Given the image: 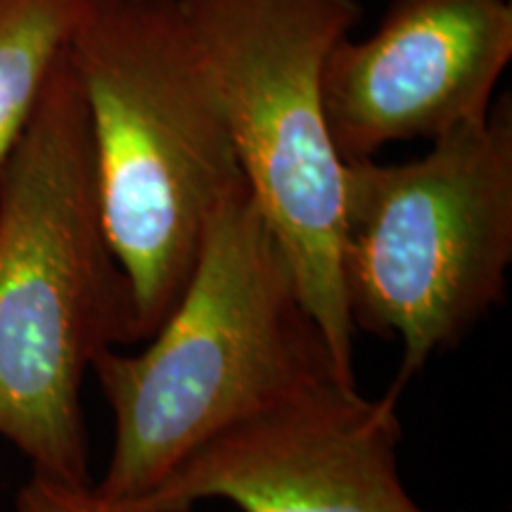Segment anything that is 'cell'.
Returning a JSON list of instances; mask_svg holds the SVG:
<instances>
[{
  "label": "cell",
  "instance_id": "obj_1",
  "mask_svg": "<svg viewBox=\"0 0 512 512\" xmlns=\"http://www.w3.org/2000/svg\"><path fill=\"white\" fill-rule=\"evenodd\" d=\"M136 342L67 48L0 169V437L34 475L91 484L83 380L102 351Z\"/></svg>",
  "mask_w": 512,
  "mask_h": 512
},
{
  "label": "cell",
  "instance_id": "obj_2",
  "mask_svg": "<svg viewBox=\"0 0 512 512\" xmlns=\"http://www.w3.org/2000/svg\"><path fill=\"white\" fill-rule=\"evenodd\" d=\"M147 339L138 354L102 351L91 368L114 418L98 489L114 498L147 496L235 422L342 382L247 183L214 214L181 294Z\"/></svg>",
  "mask_w": 512,
  "mask_h": 512
},
{
  "label": "cell",
  "instance_id": "obj_3",
  "mask_svg": "<svg viewBox=\"0 0 512 512\" xmlns=\"http://www.w3.org/2000/svg\"><path fill=\"white\" fill-rule=\"evenodd\" d=\"M69 55L91 121L102 226L143 342L181 294L214 214L247 181L174 0H91Z\"/></svg>",
  "mask_w": 512,
  "mask_h": 512
},
{
  "label": "cell",
  "instance_id": "obj_4",
  "mask_svg": "<svg viewBox=\"0 0 512 512\" xmlns=\"http://www.w3.org/2000/svg\"><path fill=\"white\" fill-rule=\"evenodd\" d=\"M510 264V98L413 162L344 164V302L356 330L401 339L394 394L503 302Z\"/></svg>",
  "mask_w": 512,
  "mask_h": 512
},
{
  "label": "cell",
  "instance_id": "obj_5",
  "mask_svg": "<svg viewBox=\"0 0 512 512\" xmlns=\"http://www.w3.org/2000/svg\"><path fill=\"white\" fill-rule=\"evenodd\" d=\"M226 107L242 174L283 247L339 380L356 384L342 287L344 162L325 121V57L358 0H174Z\"/></svg>",
  "mask_w": 512,
  "mask_h": 512
},
{
  "label": "cell",
  "instance_id": "obj_6",
  "mask_svg": "<svg viewBox=\"0 0 512 512\" xmlns=\"http://www.w3.org/2000/svg\"><path fill=\"white\" fill-rule=\"evenodd\" d=\"M396 399L320 382L216 434L133 501L143 512H190L209 498L242 512H425L399 475Z\"/></svg>",
  "mask_w": 512,
  "mask_h": 512
},
{
  "label": "cell",
  "instance_id": "obj_7",
  "mask_svg": "<svg viewBox=\"0 0 512 512\" xmlns=\"http://www.w3.org/2000/svg\"><path fill=\"white\" fill-rule=\"evenodd\" d=\"M510 57L508 0H394L373 36H342L325 57L320 95L339 159L434 143L486 117Z\"/></svg>",
  "mask_w": 512,
  "mask_h": 512
},
{
  "label": "cell",
  "instance_id": "obj_8",
  "mask_svg": "<svg viewBox=\"0 0 512 512\" xmlns=\"http://www.w3.org/2000/svg\"><path fill=\"white\" fill-rule=\"evenodd\" d=\"M91 0H0V169Z\"/></svg>",
  "mask_w": 512,
  "mask_h": 512
},
{
  "label": "cell",
  "instance_id": "obj_9",
  "mask_svg": "<svg viewBox=\"0 0 512 512\" xmlns=\"http://www.w3.org/2000/svg\"><path fill=\"white\" fill-rule=\"evenodd\" d=\"M15 512H143L133 498L102 494L93 484H67L34 475L19 489Z\"/></svg>",
  "mask_w": 512,
  "mask_h": 512
}]
</instances>
